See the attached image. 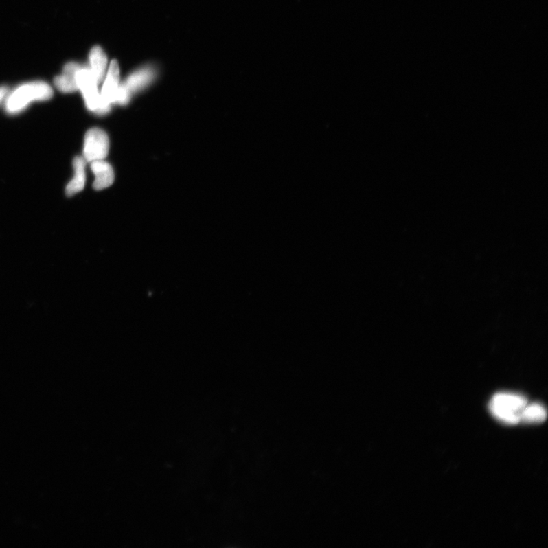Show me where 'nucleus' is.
Instances as JSON below:
<instances>
[{
	"label": "nucleus",
	"mask_w": 548,
	"mask_h": 548,
	"mask_svg": "<svg viewBox=\"0 0 548 548\" xmlns=\"http://www.w3.org/2000/svg\"><path fill=\"white\" fill-rule=\"evenodd\" d=\"M53 96V89L43 81H34L23 84L7 95L5 109L10 115H17L34 102H45Z\"/></svg>",
	"instance_id": "1"
},
{
	"label": "nucleus",
	"mask_w": 548,
	"mask_h": 548,
	"mask_svg": "<svg viewBox=\"0 0 548 548\" xmlns=\"http://www.w3.org/2000/svg\"><path fill=\"white\" fill-rule=\"evenodd\" d=\"M527 404L528 402L523 396L511 393H498L492 398L489 409L501 422L516 425L520 423V415Z\"/></svg>",
	"instance_id": "2"
},
{
	"label": "nucleus",
	"mask_w": 548,
	"mask_h": 548,
	"mask_svg": "<svg viewBox=\"0 0 548 548\" xmlns=\"http://www.w3.org/2000/svg\"><path fill=\"white\" fill-rule=\"evenodd\" d=\"M77 82L87 109L97 115H103L109 113L111 105L102 100L98 88L100 84L95 80L88 67L82 66L77 77Z\"/></svg>",
	"instance_id": "3"
},
{
	"label": "nucleus",
	"mask_w": 548,
	"mask_h": 548,
	"mask_svg": "<svg viewBox=\"0 0 548 548\" xmlns=\"http://www.w3.org/2000/svg\"><path fill=\"white\" fill-rule=\"evenodd\" d=\"M109 146L106 133L100 128L90 129L84 139L83 158L88 163L103 160L108 156Z\"/></svg>",
	"instance_id": "4"
},
{
	"label": "nucleus",
	"mask_w": 548,
	"mask_h": 548,
	"mask_svg": "<svg viewBox=\"0 0 548 548\" xmlns=\"http://www.w3.org/2000/svg\"><path fill=\"white\" fill-rule=\"evenodd\" d=\"M82 65L75 62L67 63L62 73L56 77L54 85L61 93H72L79 91L77 77Z\"/></svg>",
	"instance_id": "5"
},
{
	"label": "nucleus",
	"mask_w": 548,
	"mask_h": 548,
	"mask_svg": "<svg viewBox=\"0 0 548 548\" xmlns=\"http://www.w3.org/2000/svg\"><path fill=\"white\" fill-rule=\"evenodd\" d=\"M119 86H120V67L117 60H112L100 93L102 100L111 106L114 103Z\"/></svg>",
	"instance_id": "6"
},
{
	"label": "nucleus",
	"mask_w": 548,
	"mask_h": 548,
	"mask_svg": "<svg viewBox=\"0 0 548 548\" xmlns=\"http://www.w3.org/2000/svg\"><path fill=\"white\" fill-rule=\"evenodd\" d=\"M91 168L95 174L93 187L100 191L110 187L115 181L113 168L103 160H97L91 163Z\"/></svg>",
	"instance_id": "7"
},
{
	"label": "nucleus",
	"mask_w": 548,
	"mask_h": 548,
	"mask_svg": "<svg viewBox=\"0 0 548 548\" xmlns=\"http://www.w3.org/2000/svg\"><path fill=\"white\" fill-rule=\"evenodd\" d=\"M156 74V69L152 67H145L130 75L123 84L131 94L137 93L149 86Z\"/></svg>",
	"instance_id": "8"
},
{
	"label": "nucleus",
	"mask_w": 548,
	"mask_h": 548,
	"mask_svg": "<svg viewBox=\"0 0 548 548\" xmlns=\"http://www.w3.org/2000/svg\"><path fill=\"white\" fill-rule=\"evenodd\" d=\"M89 60V65L88 67L95 80L98 84H100L107 72V55L101 47L95 46L91 49Z\"/></svg>",
	"instance_id": "9"
},
{
	"label": "nucleus",
	"mask_w": 548,
	"mask_h": 548,
	"mask_svg": "<svg viewBox=\"0 0 548 548\" xmlns=\"http://www.w3.org/2000/svg\"><path fill=\"white\" fill-rule=\"evenodd\" d=\"M74 176L69 182L66 188V194L68 196H73L82 191L86 185V160L83 157H76L73 161Z\"/></svg>",
	"instance_id": "10"
},
{
	"label": "nucleus",
	"mask_w": 548,
	"mask_h": 548,
	"mask_svg": "<svg viewBox=\"0 0 548 548\" xmlns=\"http://www.w3.org/2000/svg\"><path fill=\"white\" fill-rule=\"evenodd\" d=\"M547 418V412L540 404H527L520 415V423L540 424Z\"/></svg>",
	"instance_id": "11"
},
{
	"label": "nucleus",
	"mask_w": 548,
	"mask_h": 548,
	"mask_svg": "<svg viewBox=\"0 0 548 548\" xmlns=\"http://www.w3.org/2000/svg\"><path fill=\"white\" fill-rule=\"evenodd\" d=\"M131 98L130 91L125 87L124 84H120L115 96L114 103L124 105L128 104Z\"/></svg>",
	"instance_id": "12"
},
{
	"label": "nucleus",
	"mask_w": 548,
	"mask_h": 548,
	"mask_svg": "<svg viewBox=\"0 0 548 548\" xmlns=\"http://www.w3.org/2000/svg\"><path fill=\"white\" fill-rule=\"evenodd\" d=\"M9 93V90L5 87H0V104H1Z\"/></svg>",
	"instance_id": "13"
}]
</instances>
